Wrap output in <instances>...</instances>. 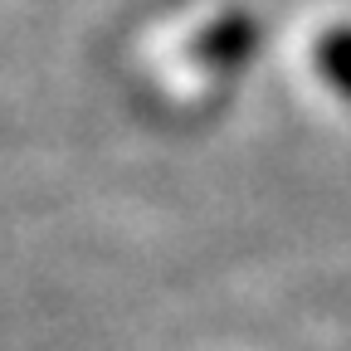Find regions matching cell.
<instances>
[{"label": "cell", "mask_w": 351, "mask_h": 351, "mask_svg": "<svg viewBox=\"0 0 351 351\" xmlns=\"http://www.w3.org/2000/svg\"><path fill=\"white\" fill-rule=\"evenodd\" d=\"M317 69H322V78L337 88L341 98H351V25H337V29L322 34V44H317Z\"/></svg>", "instance_id": "1"}]
</instances>
